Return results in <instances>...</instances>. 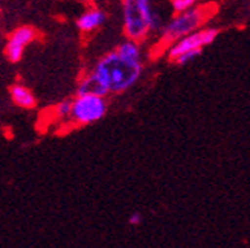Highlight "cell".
Here are the masks:
<instances>
[{
  "instance_id": "1",
  "label": "cell",
  "mask_w": 250,
  "mask_h": 248,
  "mask_svg": "<svg viewBox=\"0 0 250 248\" xmlns=\"http://www.w3.org/2000/svg\"><path fill=\"white\" fill-rule=\"evenodd\" d=\"M92 73L108 87L110 93H122L141 78L142 61L125 57L115 49L98 61Z\"/></svg>"
},
{
  "instance_id": "2",
  "label": "cell",
  "mask_w": 250,
  "mask_h": 248,
  "mask_svg": "<svg viewBox=\"0 0 250 248\" xmlns=\"http://www.w3.org/2000/svg\"><path fill=\"white\" fill-rule=\"evenodd\" d=\"M124 32L134 41L145 40L148 34L162 28V17L154 11L153 0H122Z\"/></svg>"
},
{
  "instance_id": "3",
  "label": "cell",
  "mask_w": 250,
  "mask_h": 248,
  "mask_svg": "<svg viewBox=\"0 0 250 248\" xmlns=\"http://www.w3.org/2000/svg\"><path fill=\"white\" fill-rule=\"evenodd\" d=\"M212 17V9L209 6H194L185 12H180L176 17H172L169 23L162 29V46H171L177 40L183 38L188 34L197 31L198 26L205 24Z\"/></svg>"
},
{
  "instance_id": "4",
  "label": "cell",
  "mask_w": 250,
  "mask_h": 248,
  "mask_svg": "<svg viewBox=\"0 0 250 248\" xmlns=\"http://www.w3.org/2000/svg\"><path fill=\"white\" fill-rule=\"evenodd\" d=\"M107 113L105 96L98 95H77L72 101L70 119L77 125H89V123L101 120Z\"/></svg>"
},
{
  "instance_id": "5",
  "label": "cell",
  "mask_w": 250,
  "mask_h": 248,
  "mask_svg": "<svg viewBox=\"0 0 250 248\" xmlns=\"http://www.w3.org/2000/svg\"><path fill=\"white\" fill-rule=\"evenodd\" d=\"M220 34V29L217 28H205L200 31H194L188 34L183 38L172 43L168 49V58L169 61H174L177 57L188 51H194V49H203L205 46H209L215 41V38Z\"/></svg>"
},
{
  "instance_id": "6",
  "label": "cell",
  "mask_w": 250,
  "mask_h": 248,
  "mask_svg": "<svg viewBox=\"0 0 250 248\" xmlns=\"http://www.w3.org/2000/svg\"><path fill=\"white\" fill-rule=\"evenodd\" d=\"M37 38V31L31 26H20L8 37L3 54L9 63H19L23 57V51L29 43Z\"/></svg>"
},
{
  "instance_id": "7",
  "label": "cell",
  "mask_w": 250,
  "mask_h": 248,
  "mask_svg": "<svg viewBox=\"0 0 250 248\" xmlns=\"http://www.w3.org/2000/svg\"><path fill=\"white\" fill-rule=\"evenodd\" d=\"M104 21H105V12H103L101 9L92 8L87 9L77 20V26L81 32H92L101 26Z\"/></svg>"
},
{
  "instance_id": "8",
  "label": "cell",
  "mask_w": 250,
  "mask_h": 248,
  "mask_svg": "<svg viewBox=\"0 0 250 248\" xmlns=\"http://www.w3.org/2000/svg\"><path fill=\"white\" fill-rule=\"evenodd\" d=\"M110 93L108 87L99 79L95 73H90L80 81L77 95H98V96H107Z\"/></svg>"
},
{
  "instance_id": "9",
  "label": "cell",
  "mask_w": 250,
  "mask_h": 248,
  "mask_svg": "<svg viewBox=\"0 0 250 248\" xmlns=\"http://www.w3.org/2000/svg\"><path fill=\"white\" fill-rule=\"evenodd\" d=\"M9 96L12 99V102L20 108L31 110L35 107V97H34L32 92L28 89V87H24L21 84H12L9 87Z\"/></svg>"
},
{
  "instance_id": "10",
  "label": "cell",
  "mask_w": 250,
  "mask_h": 248,
  "mask_svg": "<svg viewBox=\"0 0 250 248\" xmlns=\"http://www.w3.org/2000/svg\"><path fill=\"white\" fill-rule=\"evenodd\" d=\"M202 49H194V51H188V52H185V54H182L180 57H177L176 59L172 61L174 64H179V66H185V64H188L189 61H192V59H195L197 57H200L202 55Z\"/></svg>"
},
{
  "instance_id": "11",
  "label": "cell",
  "mask_w": 250,
  "mask_h": 248,
  "mask_svg": "<svg viewBox=\"0 0 250 248\" xmlns=\"http://www.w3.org/2000/svg\"><path fill=\"white\" fill-rule=\"evenodd\" d=\"M197 0H171V5H172V9L176 14H180V12H185L188 9L194 8Z\"/></svg>"
},
{
  "instance_id": "12",
  "label": "cell",
  "mask_w": 250,
  "mask_h": 248,
  "mask_svg": "<svg viewBox=\"0 0 250 248\" xmlns=\"http://www.w3.org/2000/svg\"><path fill=\"white\" fill-rule=\"evenodd\" d=\"M70 111H72V102H60L57 107H55V116L58 119H66V117H70Z\"/></svg>"
},
{
  "instance_id": "13",
  "label": "cell",
  "mask_w": 250,
  "mask_h": 248,
  "mask_svg": "<svg viewBox=\"0 0 250 248\" xmlns=\"http://www.w3.org/2000/svg\"><path fill=\"white\" fill-rule=\"evenodd\" d=\"M127 222L130 226H133V227H136V226H139L141 222H142V215L139 213V212H133L130 216H128V219H127Z\"/></svg>"
}]
</instances>
